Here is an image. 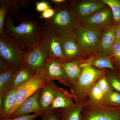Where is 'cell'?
Wrapping results in <instances>:
<instances>
[{
	"label": "cell",
	"mask_w": 120,
	"mask_h": 120,
	"mask_svg": "<svg viewBox=\"0 0 120 120\" xmlns=\"http://www.w3.org/2000/svg\"><path fill=\"white\" fill-rule=\"evenodd\" d=\"M17 23L16 25L13 19L10 16H7L4 33L27 52L34 45L43 40L41 25L38 20L31 19L23 13L20 15Z\"/></svg>",
	"instance_id": "1"
},
{
	"label": "cell",
	"mask_w": 120,
	"mask_h": 120,
	"mask_svg": "<svg viewBox=\"0 0 120 120\" xmlns=\"http://www.w3.org/2000/svg\"><path fill=\"white\" fill-rule=\"evenodd\" d=\"M55 13L53 17L45 20V23L59 37L75 36V32L80 24L72 12L68 2L54 4Z\"/></svg>",
	"instance_id": "2"
},
{
	"label": "cell",
	"mask_w": 120,
	"mask_h": 120,
	"mask_svg": "<svg viewBox=\"0 0 120 120\" xmlns=\"http://www.w3.org/2000/svg\"><path fill=\"white\" fill-rule=\"evenodd\" d=\"M90 65L82 67V72L77 81L70 85L71 93L75 103H84L90 88L105 72Z\"/></svg>",
	"instance_id": "3"
},
{
	"label": "cell",
	"mask_w": 120,
	"mask_h": 120,
	"mask_svg": "<svg viewBox=\"0 0 120 120\" xmlns=\"http://www.w3.org/2000/svg\"><path fill=\"white\" fill-rule=\"evenodd\" d=\"M26 52L5 33L0 34V56L15 68L18 69L24 64Z\"/></svg>",
	"instance_id": "4"
},
{
	"label": "cell",
	"mask_w": 120,
	"mask_h": 120,
	"mask_svg": "<svg viewBox=\"0 0 120 120\" xmlns=\"http://www.w3.org/2000/svg\"><path fill=\"white\" fill-rule=\"evenodd\" d=\"M103 31L82 26L76 31L75 37L82 54L83 59L96 52Z\"/></svg>",
	"instance_id": "5"
},
{
	"label": "cell",
	"mask_w": 120,
	"mask_h": 120,
	"mask_svg": "<svg viewBox=\"0 0 120 120\" xmlns=\"http://www.w3.org/2000/svg\"><path fill=\"white\" fill-rule=\"evenodd\" d=\"M42 71L35 72L29 81L16 89L11 114L27 99L43 87L46 82L43 77Z\"/></svg>",
	"instance_id": "6"
},
{
	"label": "cell",
	"mask_w": 120,
	"mask_h": 120,
	"mask_svg": "<svg viewBox=\"0 0 120 120\" xmlns=\"http://www.w3.org/2000/svg\"><path fill=\"white\" fill-rule=\"evenodd\" d=\"M49 59L48 52L43 40L32 46L26 53L24 64L34 72L43 71Z\"/></svg>",
	"instance_id": "7"
},
{
	"label": "cell",
	"mask_w": 120,
	"mask_h": 120,
	"mask_svg": "<svg viewBox=\"0 0 120 120\" xmlns=\"http://www.w3.org/2000/svg\"><path fill=\"white\" fill-rule=\"evenodd\" d=\"M80 120H120V107L86 105L82 110Z\"/></svg>",
	"instance_id": "8"
},
{
	"label": "cell",
	"mask_w": 120,
	"mask_h": 120,
	"mask_svg": "<svg viewBox=\"0 0 120 120\" xmlns=\"http://www.w3.org/2000/svg\"><path fill=\"white\" fill-rule=\"evenodd\" d=\"M69 6L77 19L82 22L97 12L107 7L101 0H71L68 2Z\"/></svg>",
	"instance_id": "9"
},
{
	"label": "cell",
	"mask_w": 120,
	"mask_h": 120,
	"mask_svg": "<svg viewBox=\"0 0 120 120\" xmlns=\"http://www.w3.org/2000/svg\"><path fill=\"white\" fill-rule=\"evenodd\" d=\"M41 30L49 58H58L65 61L61 48L60 37L45 22L41 25Z\"/></svg>",
	"instance_id": "10"
},
{
	"label": "cell",
	"mask_w": 120,
	"mask_h": 120,
	"mask_svg": "<svg viewBox=\"0 0 120 120\" xmlns=\"http://www.w3.org/2000/svg\"><path fill=\"white\" fill-rule=\"evenodd\" d=\"M62 61L58 58H49L42 71L43 77L46 82L56 80L69 87L70 83L61 64Z\"/></svg>",
	"instance_id": "11"
},
{
	"label": "cell",
	"mask_w": 120,
	"mask_h": 120,
	"mask_svg": "<svg viewBox=\"0 0 120 120\" xmlns=\"http://www.w3.org/2000/svg\"><path fill=\"white\" fill-rule=\"evenodd\" d=\"M112 11L107 6L82 22L80 25L94 30H102L112 25Z\"/></svg>",
	"instance_id": "12"
},
{
	"label": "cell",
	"mask_w": 120,
	"mask_h": 120,
	"mask_svg": "<svg viewBox=\"0 0 120 120\" xmlns=\"http://www.w3.org/2000/svg\"><path fill=\"white\" fill-rule=\"evenodd\" d=\"M60 41L65 61H79L83 58L75 36L60 37Z\"/></svg>",
	"instance_id": "13"
},
{
	"label": "cell",
	"mask_w": 120,
	"mask_h": 120,
	"mask_svg": "<svg viewBox=\"0 0 120 120\" xmlns=\"http://www.w3.org/2000/svg\"><path fill=\"white\" fill-rule=\"evenodd\" d=\"M41 90V89L38 90L27 99L8 118H13L32 113H40L41 115L39 106V98Z\"/></svg>",
	"instance_id": "14"
},
{
	"label": "cell",
	"mask_w": 120,
	"mask_h": 120,
	"mask_svg": "<svg viewBox=\"0 0 120 120\" xmlns=\"http://www.w3.org/2000/svg\"><path fill=\"white\" fill-rule=\"evenodd\" d=\"M59 88V87L56 85L53 81L45 82L41 89L39 95V109L41 114L46 112L51 107Z\"/></svg>",
	"instance_id": "15"
},
{
	"label": "cell",
	"mask_w": 120,
	"mask_h": 120,
	"mask_svg": "<svg viewBox=\"0 0 120 120\" xmlns=\"http://www.w3.org/2000/svg\"><path fill=\"white\" fill-rule=\"evenodd\" d=\"M81 67L90 65L99 70L110 69L116 71L114 67L110 57L94 53L79 61Z\"/></svg>",
	"instance_id": "16"
},
{
	"label": "cell",
	"mask_w": 120,
	"mask_h": 120,
	"mask_svg": "<svg viewBox=\"0 0 120 120\" xmlns=\"http://www.w3.org/2000/svg\"><path fill=\"white\" fill-rule=\"evenodd\" d=\"M115 27L116 26L112 25L103 30L98 47L95 53L109 56L111 47L117 40Z\"/></svg>",
	"instance_id": "17"
},
{
	"label": "cell",
	"mask_w": 120,
	"mask_h": 120,
	"mask_svg": "<svg viewBox=\"0 0 120 120\" xmlns=\"http://www.w3.org/2000/svg\"><path fill=\"white\" fill-rule=\"evenodd\" d=\"M17 69L0 57V92H4L8 89Z\"/></svg>",
	"instance_id": "18"
},
{
	"label": "cell",
	"mask_w": 120,
	"mask_h": 120,
	"mask_svg": "<svg viewBox=\"0 0 120 120\" xmlns=\"http://www.w3.org/2000/svg\"><path fill=\"white\" fill-rule=\"evenodd\" d=\"M35 73L29 69L24 64L17 69L6 91L19 87L29 81Z\"/></svg>",
	"instance_id": "19"
},
{
	"label": "cell",
	"mask_w": 120,
	"mask_h": 120,
	"mask_svg": "<svg viewBox=\"0 0 120 120\" xmlns=\"http://www.w3.org/2000/svg\"><path fill=\"white\" fill-rule=\"evenodd\" d=\"M75 103L71 93L64 88L59 87L57 94L49 108L57 109L70 107Z\"/></svg>",
	"instance_id": "20"
},
{
	"label": "cell",
	"mask_w": 120,
	"mask_h": 120,
	"mask_svg": "<svg viewBox=\"0 0 120 120\" xmlns=\"http://www.w3.org/2000/svg\"><path fill=\"white\" fill-rule=\"evenodd\" d=\"M85 102L87 105L109 106L106 95L99 86L97 82L88 92Z\"/></svg>",
	"instance_id": "21"
},
{
	"label": "cell",
	"mask_w": 120,
	"mask_h": 120,
	"mask_svg": "<svg viewBox=\"0 0 120 120\" xmlns=\"http://www.w3.org/2000/svg\"><path fill=\"white\" fill-rule=\"evenodd\" d=\"M86 105V102L75 103L70 107L57 109L60 120H80L82 110Z\"/></svg>",
	"instance_id": "22"
},
{
	"label": "cell",
	"mask_w": 120,
	"mask_h": 120,
	"mask_svg": "<svg viewBox=\"0 0 120 120\" xmlns=\"http://www.w3.org/2000/svg\"><path fill=\"white\" fill-rule=\"evenodd\" d=\"M61 64L70 85L74 83L78 79L82 72V68L80 62L79 61H62Z\"/></svg>",
	"instance_id": "23"
},
{
	"label": "cell",
	"mask_w": 120,
	"mask_h": 120,
	"mask_svg": "<svg viewBox=\"0 0 120 120\" xmlns=\"http://www.w3.org/2000/svg\"><path fill=\"white\" fill-rule=\"evenodd\" d=\"M16 89L2 92L4 94V97L2 106L0 108V120L8 118L10 116L14 105V97Z\"/></svg>",
	"instance_id": "24"
},
{
	"label": "cell",
	"mask_w": 120,
	"mask_h": 120,
	"mask_svg": "<svg viewBox=\"0 0 120 120\" xmlns=\"http://www.w3.org/2000/svg\"><path fill=\"white\" fill-rule=\"evenodd\" d=\"M29 0H0V5L6 7L8 12L14 13L19 11L22 7L28 8Z\"/></svg>",
	"instance_id": "25"
},
{
	"label": "cell",
	"mask_w": 120,
	"mask_h": 120,
	"mask_svg": "<svg viewBox=\"0 0 120 120\" xmlns=\"http://www.w3.org/2000/svg\"><path fill=\"white\" fill-rule=\"evenodd\" d=\"M102 2L110 8L113 20L117 25L120 23V1L118 0H101Z\"/></svg>",
	"instance_id": "26"
},
{
	"label": "cell",
	"mask_w": 120,
	"mask_h": 120,
	"mask_svg": "<svg viewBox=\"0 0 120 120\" xmlns=\"http://www.w3.org/2000/svg\"><path fill=\"white\" fill-rule=\"evenodd\" d=\"M116 71L107 69L105 71V76L113 90L120 93V77L115 73Z\"/></svg>",
	"instance_id": "27"
},
{
	"label": "cell",
	"mask_w": 120,
	"mask_h": 120,
	"mask_svg": "<svg viewBox=\"0 0 120 120\" xmlns=\"http://www.w3.org/2000/svg\"><path fill=\"white\" fill-rule=\"evenodd\" d=\"M109 56L113 66L115 64L120 66V40L117 39L113 43L110 50Z\"/></svg>",
	"instance_id": "28"
},
{
	"label": "cell",
	"mask_w": 120,
	"mask_h": 120,
	"mask_svg": "<svg viewBox=\"0 0 120 120\" xmlns=\"http://www.w3.org/2000/svg\"><path fill=\"white\" fill-rule=\"evenodd\" d=\"M108 105L111 107H120V93L113 90L106 95Z\"/></svg>",
	"instance_id": "29"
},
{
	"label": "cell",
	"mask_w": 120,
	"mask_h": 120,
	"mask_svg": "<svg viewBox=\"0 0 120 120\" xmlns=\"http://www.w3.org/2000/svg\"><path fill=\"white\" fill-rule=\"evenodd\" d=\"M97 82L101 90L105 95L113 90L107 81L105 73L99 79Z\"/></svg>",
	"instance_id": "30"
},
{
	"label": "cell",
	"mask_w": 120,
	"mask_h": 120,
	"mask_svg": "<svg viewBox=\"0 0 120 120\" xmlns=\"http://www.w3.org/2000/svg\"><path fill=\"white\" fill-rule=\"evenodd\" d=\"M41 120H60L57 109H49L42 114Z\"/></svg>",
	"instance_id": "31"
},
{
	"label": "cell",
	"mask_w": 120,
	"mask_h": 120,
	"mask_svg": "<svg viewBox=\"0 0 120 120\" xmlns=\"http://www.w3.org/2000/svg\"><path fill=\"white\" fill-rule=\"evenodd\" d=\"M8 12L7 8L0 5V34L4 33V27L7 13Z\"/></svg>",
	"instance_id": "32"
},
{
	"label": "cell",
	"mask_w": 120,
	"mask_h": 120,
	"mask_svg": "<svg viewBox=\"0 0 120 120\" xmlns=\"http://www.w3.org/2000/svg\"><path fill=\"white\" fill-rule=\"evenodd\" d=\"M41 115L40 113H35L19 116L13 118H3L0 120H34Z\"/></svg>",
	"instance_id": "33"
},
{
	"label": "cell",
	"mask_w": 120,
	"mask_h": 120,
	"mask_svg": "<svg viewBox=\"0 0 120 120\" xmlns=\"http://www.w3.org/2000/svg\"><path fill=\"white\" fill-rule=\"evenodd\" d=\"M52 8L49 2L46 1H38L35 4V8L37 11L42 13L48 9Z\"/></svg>",
	"instance_id": "34"
},
{
	"label": "cell",
	"mask_w": 120,
	"mask_h": 120,
	"mask_svg": "<svg viewBox=\"0 0 120 120\" xmlns=\"http://www.w3.org/2000/svg\"><path fill=\"white\" fill-rule=\"evenodd\" d=\"M55 13V11L54 9L51 8L48 9L41 13L39 16V19L45 20L49 19L53 17Z\"/></svg>",
	"instance_id": "35"
},
{
	"label": "cell",
	"mask_w": 120,
	"mask_h": 120,
	"mask_svg": "<svg viewBox=\"0 0 120 120\" xmlns=\"http://www.w3.org/2000/svg\"><path fill=\"white\" fill-rule=\"evenodd\" d=\"M115 34L117 39L120 41V23L116 26Z\"/></svg>",
	"instance_id": "36"
},
{
	"label": "cell",
	"mask_w": 120,
	"mask_h": 120,
	"mask_svg": "<svg viewBox=\"0 0 120 120\" xmlns=\"http://www.w3.org/2000/svg\"><path fill=\"white\" fill-rule=\"evenodd\" d=\"M50 1L54 4H61L67 2V0H51Z\"/></svg>",
	"instance_id": "37"
}]
</instances>
